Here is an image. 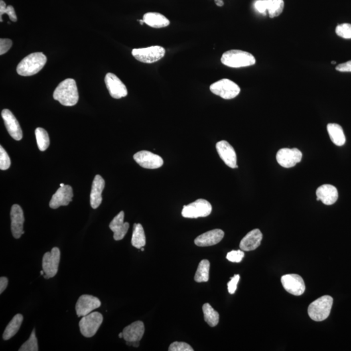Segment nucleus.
<instances>
[{"instance_id": "9b49d317", "label": "nucleus", "mask_w": 351, "mask_h": 351, "mask_svg": "<svg viewBox=\"0 0 351 351\" xmlns=\"http://www.w3.org/2000/svg\"><path fill=\"white\" fill-rule=\"evenodd\" d=\"M284 288L291 295L300 296L305 291L306 286L301 276L296 274L284 275L281 279Z\"/></svg>"}, {"instance_id": "6e6552de", "label": "nucleus", "mask_w": 351, "mask_h": 351, "mask_svg": "<svg viewBox=\"0 0 351 351\" xmlns=\"http://www.w3.org/2000/svg\"><path fill=\"white\" fill-rule=\"evenodd\" d=\"M132 55L136 60L144 64H153L161 60L165 56V48L160 46H151L145 48H138L132 50Z\"/></svg>"}, {"instance_id": "49530a36", "label": "nucleus", "mask_w": 351, "mask_h": 351, "mask_svg": "<svg viewBox=\"0 0 351 351\" xmlns=\"http://www.w3.org/2000/svg\"><path fill=\"white\" fill-rule=\"evenodd\" d=\"M44 271H40V275H44Z\"/></svg>"}, {"instance_id": "de8ad7c7", "label": "nucleus", "mask_w": 351, "mask_h": 351, "mask_svg": "<svg viewBox=\"0 0 351 351\" xmlns=\"http://www.w3.org/2000/svg\"><path fill=\"white\" fill-rule=\"evenodd\" d=\"M64 186H65V185H64V184H60V187H64Z\"/></svg>"}, {"instance_id": "4468645a", "label": "nucleus", "mask_w": 351, "mask_h": 351, "mask_svg": "<svg viewBox=\"0 0 351 351\" xmlns=\"http://www.w3.org/2000/svg\"><path fill=\"white\" fill-rule=\"evenodd\" d=\"M101 306V302L98 298L93 295H83L80 296L76 304L77 316L84 317L91 313Z\"/></svg>"}, {"instance_id": "a19ab883", "label": "nucleus", "mask_w": 351, "mask_h": 351, "mask_svg": "<svg viewBox=\"0 0 351 351\" xmlns=\"http://www.w3.org/2000/svg\"><path fill=\"white\" fill-rule=\"evenodd\" d=\"M337 70L342 72H351V60L344 64H338L336 67Z\"/></svg>"}, {"instance_id": "c85d7f7f", "label": "nucleus", "mask_w": 351, "mask_h": 351, "mask_svg": "<svg viewBox=\"0 0 351 351\" xmlns=\"http://www.w3.org/2000/svg\"><path fill=\"white\" fill-rule=\"evenodd\" d=\"M131 244L136 249L143 248L146 245V236L143 227L141 224H134Z\"/></svg>"}, {"instance_id": "58836bf2", "label": "nucleus", "mask_w": 351, "mask_h": 351, "mask_svg": "<svg viewBox=\"0 0 351 351\" xmlns=\"http://www.w3.org/2000/svg\"><path fill=\"white\" fill-rule=\"evenodd\" d=\"M13 45V42L9 38H1L0 39V55L5 54Z\"/></svg>"}, {"instance_id": "423d86ee", "label": "nucleus", "mask_w": 351, "mask_h": 351, "mask_svg": "<svg viewBox=\"0 0 351 351\" xmlns=\"http://www.w3.org/2000/svg\"><path fill=\"white\" fill-rule=\"evenodd\" d=\"M212 212V206L208 200L198 199L190 204L184 206L182 215L185 218H206Z\"/></svg>"}, {"instance_id": "2f4dec72", "label": "nucleus", "mask_w": 351, "mask_h": 351, "mask_svg": "<svg viewBox=\"0 0 351 351\" xmlns=\"http://www.w3.org/2000/svg\"><path fill=\"white\" fill-rule=\"evenodd\" d=\"M35 136L38 149L40 151H45L50 146V138L47 131L42 128H37Z\"/></svg>"}, {"instance_id": "f3484780", "label": "nucleus", "mask_w": 351, "mask_h": 351, "mask_svg": "<svg viewBox=\"0 0 351 351\" xmlns=\"http://www.w3.org/2000/svg\"><path fill=\"white\" fill-rule=\"evenodd\" d=\"M1 117L3 118L4 124L10 135L16 141H20L23 137V133L20 124L15 115L9 109H5L2 111Z\"/></svg>"}, {"instance_id": "7ed1b4c3", "label": "nucleus", "mask_w": 351, "mask_h": 351, "mask_svg": "<svg viewBox=\"0 0 351 351\" xmlns=\"http://www.w3.org/2000/svg\"><path fill=\"white\" fill-rule=\"evenodd\" d=\"M221 62L227 66L241 68L254 65L255 64V59L250 53L239 50H231L223 54Z\"/></svg>"}, {"instance_id": "bb28decb", "label": "nucleus", "mask_w": 351, "mask_h": 351, "mask_svg": "<svg viewBox=\"0 0 351 351\" xmlns=\"http://www.w3.org/2000/svg\"><path fill=\"white\" fill-rule=\"evenodd\" d=\"M327 131L332 143L339 147L346 143V136L341 126L338 124L330 123L327 125Z\"/></svg>"}, {"instance_id": "2eb2a0df", "label": "nucleus", "mask_w": 351, "mask_h": 351, "mask_svg": "<svg viewBox=\"0 0 351 351\" xmlns=\"http://www.w3.org/2000/svg\"><path fill=\"white\" fill-rule=\"evenodd\" d=\"M105 83L109 94L113 98L120 99L128 95L127 87L116 75L107 73L105 77Z\"/></svg>"}, {"instance_id": "f257e3e1", "label": "nucleus", "mask_w": 351, "mask_h": 351, "mask_svg": "<svg viewBox=\"0 0 351 351\" xmlns=\"http://www.w3.org/2000/svg\"><path fill=\"white\" fill-rule=\"evenodd\" d=\"M54 98L64 106L76 105L79 100L76 81L69 78L61 82L55 89Z\"/></svg>"}, {"instance_id": "f8f14e48", "label": "nucleus", "mask_w": 351, "mask_h": 351, "mask_svg": "<svg viewBox=\"0 0 351 351\" xmlns=\"http://www.w3.org/2000/svg\"><path fill=\"white\" fill-rule=\"evenodd\" d=\"M133 159L141 167L148 169H156L163 165L161 156L147 151L137 152L133 156Z\"/></svg>"}, {"instance_id": "9d476101", "label": "nucleus", "mask_w": 351, "mask_h": 351, "mask_svg": "<svg viewBox=\"0 0 351 351\" xmlns=\"http://www.w3.org/2000/svg\"><path fill=\"white\" fill-rule=\"evenodd\" d=\"M302 154L297 149H282L277 154L278 163L283 167H295L301 161Z\"/></svg>"}, {"instance_id": "0eeeda50", "label": "nucleus", "mask_w": 351, "mask_h": 351, "mask_svg": "<svg viewBox=\"0 0 351 351\" xmlns=\"http://www.w3.org/2000/svg\"><path fill=\"white\" fill-rule=\"evenodd\" d=\"M103 322V316L100 312H91L80 320V330L85 338H91L96 334Z\"/></svg>"}, {"instance_id": "dca6fc26", "label": "nucleus", "mask_w": 351, "mask_h": 351, "mask_svg": "<svg viewBox=\"0 0 351 351\" xmlns=\"http://www.w3.org/2000/svg\"><path fill=\"white\" fill-rule=\"evenodd\" d=\"M216 149L221 160L228 167L232 168L238 167L237 165V156L234 148L228 142L221 141L216 144Z\"/></svg>"}, {"instance_id": "b1692460", "label": "nucleus", "mask_w": 351, "mask_h": 351, "mask_svg": "<svg viewBox=\"0 0 351 351\" xmlns=\"http://www.w3.org/2000/svg\"><path fill=\"white\" fill-rule=\"evenodd\" d=\"M262 238L263 235L261 231L259 229H255L243 237L239 247L244 251L255 250L260 245Z\"/></svg>"}, {"instance_id": "473e14b6", "label": "nucleus", "mask_w": 351, "mask_h": 351, "mask_svg": "<svg viewBox=\"0 0 351 351\" xmlns=\"http://www.w3.org/2000/svg\"><path fill=\"white\" fill-rule=\"evenodd\" d=\"M19 351H38V342L35 335V329L33 330L29 340L24 343L19 349Z\"/></svg>"}, {"instance_id": "1a4fd4ad", "label": "nucleus", "mask_w": 351, "mask_h": 351, "mask_svg": "<svg viewBox=\"0 0 351 351\" xmlns=\"http://www.w3.org/2000/svg\"><path fill=\"white\" fill-rule=\"evenodd\" d=\"M60 258V250L58 247H54L51 252L44 254L42 257V269L49 279L58 273Z\"/></svg>"}, {"instance_id": "6ab92c4d", "label": "nucleus", "mask_w": 351, "mask_h": 351, "mask_svg": "<svg viewBox=\"0 0 351 351\" xmlns=\"http://www.w3.org/2000/svg\"><path fill=\"white\" fill-rule=\"evenodd\" d=\"M11 232L15 239H19L24 234L23 210L18 204H14L11 210Z\"/></svg>"}, {"instance_id": "a878e982", "label": "nucleus", "mask_w": 351, "mask_h": 351, "mask_svg": "<svg viewBox=\"0 0 351 351\" xmlns=\"http://www.w3.org/2000/svg\"><path fill=\"white\" fill-rule=\"evenodd\" d=\"M144 22L148 26L154 28L167 27L170 21L167 18L158 13H147L143 16Z\"/></svg>"}, {"instance_id": "cd10ccee", "label": "nucleus", "mask_w": 351, "mask_h": 351, "mask_svg": "<svg viewBox=\"0 0 351 351\" xmlns=\"http://www.w3.org/2000/svg\"><path fill=\"white\" fill-rule=\"evenodd\" d=\"M23 319V316L19 314H17L15 317L12 319L3 332V339L4 340H10L17 333L22 325Z\"/></svg>"}, {"instance_id": "f03ea898", "label": "nucleus", "mask_w": 351, "mask_h": 351, "mask_svg": "<svg viewBox=\"0 0 351 351\" xmlns=\"http://www.w3.org/2000/svg\"><path fill=\"white\" fill-rule=\"evenodd\" d=\"M46 62L47 58L42 52L33 53L26 56L18 64L17 73L22 76H33L43 68Z\"/></svg>"}, {"instance_id": "412c9836", "label": "nucleus", "mask_w": 351, "mask_h": 351, "mask_svg": "<svg viewBox=\"0 0 351 351\" xmlns=\"http://www.w3.org/2000/svg\"><path fill=\"white\" fill-rule=\"evenodd\" d=\"M317 200H320L324 204H334L338 198V191L336 187L330 184L322 185L316 191Z\"/></svg>"}, {"instance_id": "393cba45", "label": "nucleus", "mask_w": 351, "mask_h": 351, "mask_svg": "<svg viewBox=\"0 0 351 351\" xmlns=\"http://www.w3.org/2000/svg\"><path fill=\"white\" fill-rule=\"evenodd\" d=\"M105 188V181L100 175H96L93 180L91 192V206L93 209L98 208L102 201V191Z\"/></svg>"}, {"instance_id": "7c9ffc66", "label": "nucleus", "mask_w": 351, "mask_h": 351, "mask_svg": "<svg viewBox=\"0 0 351 351\" xmlns=\"http://www.w3.org/2000/svg\"><path fill=\"white\" fill-rule=\"evenodd\" d=\"M205 321L212 327L218 325L219 321V314L209 303L204 304L202 306Z\"/></svg>"}, {"instance_id": "37998d69", "label": "nucleus", "mask_w": 351, "mask_h": 351, "mask_svg": "<svg viewBox=\"0 0 351 351\" xmlns=\"http://www.w3.org/2000/svg\"><path fill=\"white\" fill-rule=\"evenodd\" d=\"M127 346L135 347L138 348L139 346V342H127Z\"/></svg>"}, {"instance_id": "72a5a7b5", "label": "nucleus", "mask_w": 351, "mask_h": 351, "mask_svg": "<svg viewBox=\"0 0 351 351\" xmlns=\"http://www.w3.org/2000/svg\"><path fill=\"white\" fill-rule=\"evenodd\" d=\"M4 14H7L11 21H17V15H16L15 9H14L13 6L9 5L7 7L5 2H4L3 0H1V1H0V21H1V22H3L2 16H3Z\"/></svg>"}, {"instance_id": "c756f323", "label": "nucleus", "mask_w": 351, "mask_h": 351, "mask_svg": "<svg viewBox=\"0 0 351 351\" xmlns=\"http://www.w3.org/2000/svg\"><path fill=\"white\" fill-rule=\"evenodd\" d=\"M210 263L208 259H203L198 265L194 275V281L196 283H206L210 278Z\"/></svg>"}, {"instance_id": "4be33fe9", "label": "nucleus", "mask_w": 351, "mask_h": 351, "mask_svg": "<svg viewBox=\"0 0 351 351\" xmlns=\"http://www.w3.org/2000/svg\"><path fill=\"white\" fill-rule=\"evenodd\" d=\"M123 333L126 342H140L145 333V325L141 320H137L125 327Z\"/></svg>"}, {"instance_id": "a211bd4d", "label": "nucleus", "mask_w": 351, "mask_h": 351, "mask_svg": "<svg viewBox=\"0 0 351 351\" xmlns=\"http://www.w3.org/2000/svg\"><path fill=\"white\" fill-rule=\"evenodd\" d=\"M73 196L74 194H73L72 187L68 185L60 187L56 193L53 195L49 206L52 209H58L60 206H68L69 203L72 202Z\"/></svg>"}, {"instance_id": "ddd939ff", "label": "nucleus", "mask_w": 351, "mask_h": 351, "mask_svg": "<svg viewBox=\"0 0 351 351\" xmlns=\"http://www.w3.org/2000/svg\"><path fill=\"white\" fill-rule=\"evenodd\" d=\"M255 7L259 13L265 14L268 11L269 17L273 18L279 17L283 13L285 1L284 0H257Z\"/></svg>"}, {"instance_id": "e433bc0d", "label": "nucleus", "mask_w": 351, "mask_h": 351, "mask_svg": "<svg viewBox=\"0 0 351 351\" xmlns=\"http://www.w3.org/2000/svg\"><path fill=\"white\" fill-rule=\"evenodd\" d=\"M169 351H193V349L185 342H175L172 343L168 348Z\"/></svg>"}, {"instance_id": "4c0bfd02", "label": "nucleus", "mask_w": 351, "mask_h": 351, "mask_svg": "<svg viewBox=\"0 0 351 351\" xmlns=\"http://www.w3.org/2000/svg\"><path fill=\"white\" fill-rule=\"evenodd\" d=\"M244 256V252L241 250L232 251L227 254L226 258L231 262L239 263L242 261Z\"/></svg>"}, {"instance_id": "f704fd0d", "label": "nucleus", "mask_w": 351, "mask_h": 351, "mask_svg": "<svg viewBox=\"0 0 351 351\" xmlns=\"http://www.w3.org/2000/svg\"><path fill=\"white\" fill-rule=\"evenodd\" d=\"M336 33L340 37L350 39L351 38V24L344 23L340 24L336 28Z\"/></svg>"}, {"instance_id": "aec40b11", "label": "nucleus", "mask_w": 351, "mask_h": 351, "mask_svg": "<svg viewBox=\"0 0 351 351\" xmlns=\"http://www.w3.org/2000/svg\"><path fill=\"white\" fill-rule=\"evenodd\" d=\"M224 236V232L221 229L208 231L194 239V243L198 247L213 246L221 242Z\"/></svg>"}, {"instance_id": "c9c22d12", "label": "nucleus", "mask_w": 351, "mask_h": 351, "mask_svg": "<svg viewBox=\"0 0 351 351\" xmlns=\"http://www.w3.org/2000/svg\"><path fill=\"white\" fill-rule=\"evenodd\" d=\"M11 166V160L3 148L0 147V169L5 170Z\"/></svg>"}, {"instance_id": "20e7f679", "label": "nucleus", "mask_w": 351, "mask_h": 351, "mask_svg": "<svg viewBox=\"0 0 351 351\" xmlns=\"http://www.w3.org/2000/svg\"><path fill=\"white\" fill-rule=\"evenodd\" d=\"M333 304V299L329 295H324L312 302L308 307V315L315 321H322L329 316Z\"/></svg>"}, {"instance_id": "ea45409f", "label": "nucleus", "mask_w": 351, "mask_h": 351, "mask_svg": "<svg viewBox=\"0 0 351 351\" xmlns=\"http://www.w3.org/2000/svg\"><path fill=\"white\" fill-rule=\"evenodd\" d=\"M240 276L239 275H235L234 277L231 278L230 281L228 283V290L229 293L234 294L236 291L237 287V284H238Z\"/></svg>"}, {"instance_id": "79ce46f5", "label": "nucleus", "mask_w": 351, "mask_h": 351, "mask_svg": "<svg viewBox=\"0 0 351 351\" xmlns=\"http://www.w3.org/2000/svg\"><path fill=\"white\" fill-rule=\"evenodd\" d=\"M8 283H9V281H8L7 278L5 277L0 278V293L1 294L5 291L7 287Z\"/></svg>"}, {"instance_id": "a18cd8bd", "label": "nucleus", "mask_w": 351, "mask_h": 351, "mask_svg": "<svg viewBox=\"0 0 351 351\" xmlns=\"http://www.w3.org/2000/svg\"><path fill=\"white\" fill-rule=\"evenodd\" d=\"M119 338H123V332H121V333H120L119 335Z\"/></svg>"}, {"instance_id": "8fccbe9b", "label": "nucleus", "mask_w": 351, "mask_h": 351, "mask_svg": "<svg viewBox=\"0 0 351 351\" xmlns=\"http://www.w3.org/2000/svg\"><path fill=\"white\" fill-rule=\"evenodd\" d=\"M141 251H145V249H144L143 247V248H141Z\"/></svg>"}, {"instance_id": "09e8293b", "label": "nucleus", "mask_w": 351, "mask_h": 351, "mask_svg": "<svg viewBox=\"0 0 351 351\" xmlns=\"http://www.w3.org/2000/svg\"><path fill=\"white\" fill-rule=\"evenodd\" d=\"M331 64H336V62H331Z\"/></svg>"}, {"instance_id": "39448f33", "label": "nucleus", "mask_w": 351, "mask_h": 351, "mask_svg": "<svg viewBox=\"0 0 351 351\" xmlns=\"http://www.w3.org/2000/svg\"><path fill=\"white\" fill-rule=\"evenodd\" d=\"M210 91L214 95L225 100H231L238 96L241 89L238 85L228 79H223L210 85Z\"/></svg>"}, {"instance_id": "5701e85b", "label": "nucleus", "mask_w": 351, "mask_h": 351, "mask_svg": "<svg viewBox=\"0 0 351 351\" xmlns=\"http://www.w3.org/2000/svg\"><path fill=\"white\" fill-rule=\"evenodd\" d=\"M124 219L125 212L122 211L109 224V228L114 232L113 238L115 241L122 240L128 231L129 223L124 222Z\"/></svg>"}, {"instance_id": "c03bdc74", "label": "nucleus", "mask_w": 351, "mask_h": 351, "mask_svg": "<svg viewBox=\"0 0 351 351\" xmlns=\"http://www.w3.org/2000/svg\"><path fill=\"white\" fill-rule=\"evenodd\" d=\"M215 2H216V5L219 6V7H222V6L224 5V1H223V0H215Z\"/></svg>"}]
</instances>
